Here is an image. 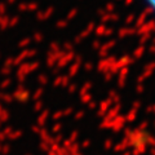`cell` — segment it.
Segmentation results:
<instances>
[{
	"instance_id": "obj_1",
	"label": "cell",
	"mask_w": 155,
	"mask_h": 155,
	"mask_svg": "<svg viewBox=\"0 0 155 155\" xmlns=\"http://www.w3.org/2000/svg\"><path fill=\"white\" fill-rule=\"evenodd\" d=\"M151 2H153V3H154V4H155V0H151Z\"/></svg>"
}]
</instances>
